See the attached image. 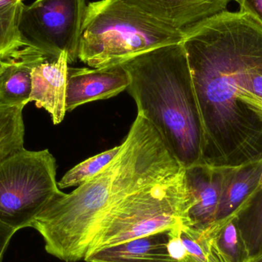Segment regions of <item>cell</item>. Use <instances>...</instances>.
Masks as SVG:
<instances>
[{
	"label": "cell",
	"mask_w": 262,
	"mask_h": 262,
	"mask_svg": "<svg viewBox=\"0 0 262 262\" xmlns=\"http://www.w3.org/2000/svg\"><path fill=\"white\" fill-rule=\"evenodd\" d=\"M261 173L262 160L234 166L222 194L213 225L223 224L243 210L260 189Z\"/></svg>",
	"instance_id": "cell-13"
},
{
	"label": "cell",
	"mask_w": 262,
	"mask_h": 262,
	"mask_svg": "<svg viewBox=\"0 0 262 262\" xmlns=\"http://www.w3.org/2000/svg\"><path fill=\"white\" fill-rule=\"evenodd\" d=\"M233 167L200 163L185 168V183L191 201V227L205 230L214 224L222 194Z\"/></svg>",
	"instance_id": "cell-8"
},
{
	"label": "cell",
	"mask_w": 262,
	"mask_h": 262,
	"mask_svg": "<svg viewBox=\"0 0 262 262\" xmlns=\"http://www.w3.org/2000/svg\"><path fill=\"white\" fill-rule=\"evenodd\" d=\"M184 34L241 0H122Z\"/></svg>",
	"instance_id": "cell-10"
},
{
	"label": "cell",
	"mask_w": 262,
	"mask_h": 262,
	"mask_svg": "<svg viewBox=\"0 0 262 262\" xmlns=\"http://www.w3.org/2000/svg\"><path fill=\"white\" fill-rule=\"evenodd\" d=\"M16 232L15 229H12L0 220V262L3 259V255L9 246V242Z\"/></svg>",
	"instance_id": "cell-21"
},
{
	"label": "cell",
	"mask_w": 262,
	"mask_h": 262,
	"mask_svg": "<svg viewBox=\"0 0 262 262\" xmlns=\"http://www.w3.org/2000/svg\"><path fill=\"white\" fill-rule=\"evenodd\" d=\"M69 61L66 52L58 58L46 60L32 72V92L29 102L50 114L54 124L64 120Z\"/></svg>",
	"instance_id": "cell-11"
},
{
	"label": "cell",
	"mask_w": 262,
	"mask_h": 262,
	"mask_svg": "<svg viewBox=\"0 0 262 262\" xmlns=\"http://www.w3.org/2000/svg\"><path fill=\"white\" fill-rule=\"evenodd\" d=\"M184 171L141 188L115 205L101 223L88 254L135 238L167 232L180 225L191 226V201L185 183Z\"/></svg>",
	"instance_id": "cell-5"
},
{
	"label": "cell",
	"mask_w": 262,
	"mask_h": 262,
	"mask_svg": "<svg viewBox=\"0 0 262 262\" xmlns=\"http://www.w3.org/2000/svg\"><path fill=\"white\" fill-rule=\"evenodd\" d=\"M203 124L202 163L262 160V26L224 11L183 39Z\"/></svg>",
	"instance_id": "cell-1"
},
{
	"label": "cell",
	"mask_w": 262,
	"mask_h": 262,
	"mask_svg": "<svg viewBox=\"0 0 262 262\" xmlns=\"http://www.w3.org/2000/svg\"><path fill=\"white\" fill-rule=\"evenodd\" d=\"M184 169L160 133L137 114L116 157L70 193L58 192L30 228L41 235L49 255L66 262L84 261L101 223L115 205Z\"/></svg>",
	"instance_id": "cell-2"
},
{
	"label": "cell",
	"mask_w": 262,
	"mask_h": 262,
	"mask_svg": "<svg viewBox=\"0 0 262 262\" xmlns=\"http://www.w3.org/2000/svg\"><path fill=\"white\" fill-rule=\"evenodd\" d=\"M129 85L130 78L121 64L93 69L69 67L66 112L92 101L113 98L127 90Z\"/></svg>",
	"instance_id": "cell-9"
},
{
	"label": "cell",
	"mask_w": 262,
	"mask_h": 262,
	"mask_svg": "<svg viewBox=\"0 0 262 262\" xmlns=\"http://www.w3.org/2000/svg\"><path fill=\"white\" fill-rule=\"evenodd\" d=\"M127 91L184 168L203 160V124L186 51L182 43L145 52L123 63Z\"/></svg>",
	"instance_id": "cell-3"
},
{
	"label": "cell",
	"mask_w": 262,
	"mask_h": 262,
	"mask_svg": "<svg viewBox=\"0 0 262 262\" xmlns=\"http://www.w3.org/2000/svg\"><path fill=\"white\" fill-rule=\"evenodd\" d=\"M60 192L56 160L49 149L23 148L0 160V220L12 229L30 227Z\"/></svg>",
	"instance_id": "cell-6"
},
{
	"label": "cell",
	"mask_w": 262,
	"mask_h": 262,
	"mask_svg": "<svg viewBox=\"0 0 262 262\" xmlns=\"http://www.w3.org/2000/svg\"><path fill=\"white\" fill-rule=\"evenodd\" d=\"M238 227L249 251V258L262 252V190L258 189L237 215Z\"/></svg>",
	"instance_id": "cell-17"
},
{
	"label": "cell",
	"mask_w": 262,
	"mask_h": 262,
	"mask_svg": "<svg viewBox=\"0 0 262 262\" xmlns=\"http://www.w3.org/2000/svg\"><path fill=\"white\" fill-rule=\"evenodd\" d=\"M5 64H6V61L0 57V71L4 68Z\"/></svg>",
	"instance_id": "cell-23"
},
{
	"label": "cell",
	"mask_w": 262,
	"mask_h": 262,
	"mask_svg": "<svg viewBox=\"0 0 262 262\" xmlns=\"http://www.w3.org/2000/svg\"><path fill=\"white\" fill-rule=\"evenodd\" d=\"M260 189H261L262 190V173L261 177V180H260Z\"/></svg>",
	"instance_id": "cell-24"
},
{
	"label": "cell",
	"mask_w": 262,
	"mask_h": 262,
	"mask_svg": "<svg viewBox=\"0 0 262 262\" xmlns=\"http://www.w3.org/2000/svg\"><path fill=\"white\" fill-rule=\"evenodd\" d=\"M240 12L247 13L262 26V0H241Z\"/></svg>",
	"instance_id": "cell-20"
},
{
	"label": "cell",
	"mask_w": 262,
	"mask_h": 262,
	"mask_svg": "<svg viewBox=\"0 0 262 262\" xmlns=\"http://www.w3.org/2000/svg\"><path fill=\"white\" fill-rule=\"evenodd\" d=\"M121 149V144L90 157L74 166L58 182V188L61 189L79 186L86 180L95 177L116 157Z\"/></svg>",
	"instance_id": "cell-19"
},
{
	"label": "cell",
	"mask_w": 262,
	"mask_h": 262,
	"mask_svg": "<svg viewBox=\"0 0 262 262\" xmlns=\"http://www.w3.org/2000/svg\"><path fill=\"white\" fill-rule=\"evenodd\" d=\"M186 34L122 0L87 5L78 59L93 69L120 66L145 52L183 42Z\"/></svg>",
	"instance_id": "cell-4"
},
{
	"label": "cell",
	"mask_w": 262,
	"mask_h": 262,
	"mask_svg": "<svg viewBox=\"0 0 262 262\" xmlns=\"http://www.w3.org/2000/svg\"><path fill=\"white\" fill-rule=\"evenodd\" d=\"M49 59L54 58L27 46L6 58L4 68L0 71V107L24 108L32 92V70Z\"/></svg>",
	"instance_id": "cell-12"
},
{
	"label": "cell",
	"mask_w": 262,
	"mask_h": 262,
	"mask_svg": "<svg viewBox=\"0 0 262 262\" xmlns=\"http://www.w3.org/2000/svg\"><path fill=\"white\" fill-rule=\"evenodd\" d=\"M85 0H35L25 6L19 31L23 46L56 58L66 52L69 64L78 59Z\"/></svg>",
	"instance_id": "cell-7"
},
{
	"label": "cell",
	"mask_w": 262,
	"mask_h": 262,
	"mask_svg": "<svg viewBox=\"0 0 262 262\" xmlns=\"http://www.w3.org/2000/svg\"><path fill=\"white\" fill-rule=\"evenodd\" d=\"M23 109L0 107V160L24 148Z\"/></svg>",
	"instance_id": "cell-18"
},
{
	"label": "cell",
	"mask_w": 262,
	"mask_h": 262,
	"mask_svg": "<svg viewBox=\"0 0 262 262\" xmlns=\"http://www.w3.org/2000/svg\"><path fill=\"white\" fill-rule=\"evenodd\" d=\"M23 0H0V57L7 58L23 47L19 26Z\"/></svg>",
	"instance_id": "cell-16"
},
{
	"label": "cell",
	"mask_w": 262,
	"mask_h": 262,
	"mask_svg": "<svg viewBox=\"0 0 262 262\" xmlns=\"http://www.w3.org/2000/svg\"><path fill=\"white\" fill-rule=\"evenodd\" d=\"M168 232V231H167ZM167 232L130 240L90 252L86 262H176L168 252Z\"/></svg>",
	"instance_id": "cell-14"
},
{
	"label": "cell",
	"mask_w": 262,
	"mask_h": 262,
	"mask_svg": "<svg viewBox=\"0 0 262 262\" xmlns=\"http://www.w3.org/2000/svg\"><path fill=\"white\" fill-rule=\"evenodd\" d=\"M225 262H248L249 251L238 227L237 216L206 229Z\"/></svg>",
	"instance_id": "cell-15"
},
{
	"label": "cell",
	"mask_w": 262,
	"mask_h": 262,
	"mask_svg": "<svg viewBox=\"0 0 262 262\" xmlns=\"http://www.w3.org/2000/svg\"><path fill=\"white\" fill-rule=\"evenodd\" d=\"M248 262H262V252L254 258H249Z\"/></svg>",
	"instance_id": "cell-22"
}]
</instances>
